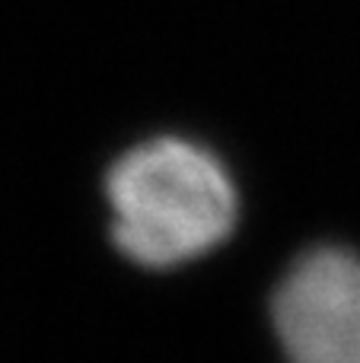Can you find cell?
Listing matches in <instances>:
<instances>
[{
    "instance_id": "6da1fadb",
    "label": "cell",
    "mask_w": 360,
    "mask_h": 363,
    "mask_svg": "<svg viewBox=\"0 0 360 363\" xmlns=\"http://www.w3.org/2000/svg\"><path fill=\"white\" fill-rule=\"evenodd\" d=\"M112 239L144 268H176L223 242L236 226L227 166L185 138L131 147L106 179Z\"/></svg>"
},
{
    "instance_id": "7a4b0ae2",
    "label": "cell",
    "mask_w": 360,
    "mask_h": 363,
    "mask_svg": "<svg viewBox=\"0 0 360 363\" xmlns=\"http://www.w3.org/2000/svg\"><path fill=\"white\" fill-rule=\"evenodd\" d=\"M284 363H360V255L348 245L306 249L271 294Z\"/></svg>"
}]
</instances>
